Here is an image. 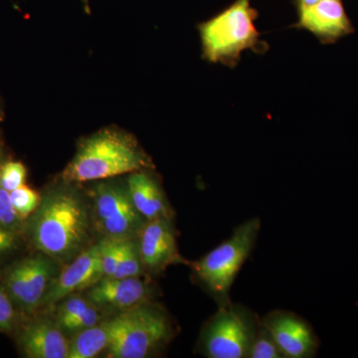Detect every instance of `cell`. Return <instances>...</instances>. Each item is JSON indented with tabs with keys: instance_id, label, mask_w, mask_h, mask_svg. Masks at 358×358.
Segmentation results:
<instances>
[{
	"instance_id": "cell-18",
	"label": "cell",
	"mask_w": 358,
	"mask_h": 358,
	"mask_svg": "<svg viewBox=\"0 0 358 358\" xmlns=\"http://www.w3.org/2000/svg\"><path fill=\"white\" fill-rule=\"evenodd\" d=\"M248 358H284L270 331L263 324L262 320L257 327L255 336L250 348Z\"/></svg>"
},
{
	"instance_id": "cell-6",
	"label": "cell",
	"mask_w": 358,
	"mask_h": 358,
	"mask_svg": "<svg viewBox=\"0 0 358 358\" xmlns=\"http://www.w3.org/2000/svg\"><path fill=\"white\" fill-rule=\"evenodd\" d=\"M260 322L256 313L243 306L232 301L219 306L202 331L200 350L208 358H248Z\"/></svg>"
},
{
	"instance_id": "cell-10",
	"label": "cell",
	"mask_w": 358,
	"mask_h": 358,
	"mask_svg": "<svg viewBox=\"0 0 358 358\" xmlns=\"http://www.w3.org/2000/svg\"><path fill=\"white\" fill-rule=\"evenodd\" d=\"M284 358H310L319 348L312 327L296 313L274 310L262 319Z\"/></svg>"
},
{
	"instance_id": "cell-16",
	"label": "cell",
	"mask_w": 358,
	"mask_h": 358,
	"mask_svg": "<svg viewBox=\"0 0 358 358\" xmlns=\"http://www.w3.org/2000/svg\"><path fill=\"white\" fill-rule=\"evenodd\" d=\"M110 338V320L99 322L77 333L70 341L68 358H93L103 350H107Z\"/></svg>"
},
{
	"instance_id": "cell-22",
	"label": "cell",
	"mask_w": 358,
	"mask_h": 358,
	"mask_svg": "<svg viewBox=\"0 0 358 358\" xmlns=\"http://www.w3.org/2000/svg\"><path fill=\"white\" fill-rule=\"evenodd\" d=\"M17 312V308L0 282V333H11L16 329Z\"/></svg>"
},
{
	"instance_id": "cell-11",
	"label": "cell",
	"mask_w": 358,
	"mask_h": 358,
	"mask_svg": "<svg viewBox=\"0 0 358 358\" xmlns=\"http://www.w3.org/2000/svg\"><path fill=\"white\" fill-rule=\"evenodd\" d=\"M138 241L143 267L150 272L159 273L169 265L185 262L178 254L171 218L148 221L138 235Z\"/></svg>"
},
{
	"instance_id": "cell-8",
	"label": "cell",
	"mask_w": 358,
	"mask_h": 358,
	"mask_svg": "<svg viewBox=\"0 0 358 358\" xmlns=\"http://www.w3.org/2000/svg\"><path fill=\"white\" fill-rule=\"evenodd\" d=\"M54 267L53 260L39 252L6 268L0 282L18 312L31 315L42 307L45 294L55 279Z\"/></svg>"
},
{
	"instance_id": "cell-23",
	"label": "cell",
	"mask_w": 358,
	"mask_h": 358,
	"mask_svg": "<svg viewBox=\"0 0 358 358\" xmlns=\"http://www.w3.org/2000/svg\"><path fill=\"white\" fill-rule=\"evenodd\" d=\"M102 248V268L103 277L112 278L121 256L122 240L103 237Z\"/></svg>"
},
{
	"instance_id": "cell-19",
	"label": "cell",
	"mask_w": 358,
	"mask_h": 358,
	"mask_svg": "<svg viewBox=\"0 0 358 358\" xmlns=\"http://www.w3.org/2000/svg\"><path fill=\"white\" fill-rule=\"evenodd\" d=\"M11 203L14 210L23 221L34 213L41 201V195L26 185L10 192Z\"/></svg>"
},
{
	"instance_id": "cell-29",
	"label": "cell",
	"mask_w": 358,
	"mask_h": 358,
	"mask_svg": "<svg viewBox=\"0 0 358 358\" xmlns=\"http://www.w3.org/2000/svg\"><path fill=\"white\" fill-rule=\"evenodd\" d=\"M4 119L3 105H2L1 96H0V122Z\"/></svg>"
},
{
	"instance_id": "cell-25",
	"label": "cell",
	"mask_w": 358,
	"mask_h": 358,
	"mask_svg": "<svg viewBox=\"0 0 358 358\" xmlns=\"http://www.w3.org/2000/svg\"><path fill=\"white\" fill-rule=\"evenodd\" d=\"M101 320V313L96 310L93 303H90L89 307L81 315H78L68 324L62 327L63 331L67 333H79L89 327L96 326Z\"/></svg>"
},
{
	"instance_id": "cell-24",
	"label": "cell",
	"mask_w": 358,
	"mask_h": 358,
	"mask_svg": "<svg viewBox=\"0 0 358 358\" xmlns=\"http://www.w3.org/2000/svg\"><path fill=\"white\" fill-rule=\"evenodd\" d=\"M90 303H91L89 301L79 296H72L69 299H66L64 303L59 308L57 320H56L61 329L70 320L81 315L89 307Z\"/></svg>"
},
{
	"instance_id": "cell-7",
	"label": "cell",
	"mask_w": 358,
	"mask_h": 358,
	"mask_svg": "<svg viewBox=\"0 0 358 358\" xmlns=\"http://www.w3.org/2000/svg\"><path fill=\"white\" fill-rule=\"evenodd\" d=\"M92 196L96 226L105 237L115 240L138 237L148 221L134 207L127 183L99 182Z\"/></svg>"
},
{
	"instance_id": "cell-14",
	"label": "cell",
	"mask_w": 358,
	"mask_h": 358,
	"mask_svg": "<svg viewBox=\"0 0 358 358\" xmlns=\"http://www.w3.org/2000/svg\"><path fill=\"white\" fill-rule=\"evenodd\" d=\"M148 292L147 285L138 277H103L89 289L88 298L94 305L126 310L141 305Z\"/></svg>"
},
{
	"instance_id": "cell-26",
	"label": "cell",
	"mask_w": 358,
	"mask_h": 358,
	"mask_svg": "<svg viewBox=\"0 0 358 358\" xmlns=\"http://www.w3.org/2000/svg\"><path fill=\"white\" fill-rule=\"evenodd\" d=\"M20 235L0 224V257L8 255L17 249Z\"/></svg>"
},
{
	"instance_id": "cell-5",
	"label": "cell",
	"mask_w": 358,
	"mask_h": 358,
	"mask_svg": "<svg viewBox=\"0 0 358 358\" xmlns=\"http://www.w3.org/2000/svg\"><path fill=\"white\" fill-rule=\"evenodd\" d=\"M173 334L171 320L164 310L136 306L110 319L107 357H147L166 345Z\"/></svg>"
},
{
	"instance_id": "cell-27",
	"label": "cell",
	"mask_w": 358,
	"mask_h": 358,
	"mask_svg": "<svg viewBox=\"0 0 358 358\" xmlns=\"http://www.w3.org/2000/svg\"><path fill=\"white\" fill-rule=\"evenodd\" d=\"M320 1H322V0H296V4L299 10V9L305 8V7L312 6Z\"/></svg>"
},
{
	"instance_id": "cell-17",
	"label": "cell",
	"mask_w": 358,
	"mask_h": 358,
	"mask_svg": "<svg viewBox=\"0 0 358 358\" xmlns=\"http://www.w3.org/2000/svg\"><path fill=\"white\" fill-rule=\"evenodd\" d=\"M143 268L138 240H122L121 256L112 278L138 277Z\"/></svg>"
},
{
	"instance_id": "cell-15",
	"label": "cell",
	"mask_w": 358,
	"mask_h": 358,
	"mask_svg": "<svg viewBox=\"0 0 358 358\" xmlns=\"http://www.w3.org/2000/svg\"><path fill=\"white\" fill-rule=\"evenodd\" d=\"M131 201L145 220L159 217L173 218V210L159 181L148 171L131 173L127 180Z\"/></svg>"
},
{
	"instance_id": "cell-21",
	"label": "cell",
	"mask_w": 358,
	"mask_h": 358,
	"mask_svg": "<svg viewBox=\"0 0 358 358\" xmlns=\"http://www.w3.org/2000/svg\"><path fill=\"white\" fill-rule=\"evenodd\" d=\"M0 224L7 229L22 235L25 221L17 215L11 203L10 192L0 183Z\"/></svg>"
},
{
	"instance_id": "cell-13",
	"label": "cell",
	"mask_w": 358,
	"mask_h": 358,
	"mask_svg": "<svg viewBox=\"0 0 358 358\" xmlns=\"http://www.w3.org/2000/svg\"><path fill=\"white\" fill-rule=\"evenodd\" d=\"M23 357L27 358H68L70 341L57 322L34 319L21 327L17 336Z\"/></svg>"
},
{
	"instance_id": "cell-12",
	"label": "cell",
	"mask_w": 358,
	"mask_h": 358,
	"mask_svg": "<svg viewBox=\"0 0 358 358\" xmlns=\"http://www.w3.org/2000/svg\"><path fill=\"white\" fill-rule=\"evenodd\" d=\"M296 27L308 30L322 43H333L353 31L341 0H322L299 9Z\"/></svg>"
},
{
	"instance_id": "cell-30",
	"label": "cell",
	"mask_w": 358,
	"mask_h": 358,
	"mask_svg": "<svg viewBox=\"0 0 358 358\" xmlns=\"http://www.w3.org/2000/svg\"><path fill=\"white\" fill-rule=\"evenodd\" d=\"M83 1V3L85 4V7H86L87 11L89 13V2L88 0H82Z\"/></svg>"
},
{
	"instance_id": "cell-28",
	"label": "cell",
	"mask_w": 358,
	"mask_h": 358,
	"mask_svg": "<svg viewBox=\"0 0 358 358\" xmlns=\"http://www.w3.org/2000/svg\"><path fill=\"white\" fill-rule=\"evenodd\" d=\"M3 140H2L1 134H0V162L3 160Z\"/></svg>"
},
{
	"instance_id": "cell-1",
	"label": "cell",
	"mask_w": 358,
	"mask_h": 358,
	"mask_svg": "<svg viewBox=\"0 0 358 358\" xmlns=\"http://www.w3.org/2000/svg\"><path fill=\"white\" fill-rule=\"evenodd\" d=\"M90 219L82 195L63 182L41 195L39 206L25 221L23 234L40 253L67 263L88 248Z\"/></svg>"
},
{
	"instance_id": "cell-3",
	"label": "cell",
	"mask_w": 358,
	"mask_h": 358,
	"mask_svg": "<svg viewBox=\"0 0 358 358\" xmlns=\"http://www.w3.org/2000/svg\"><path fill=\"white\" fill-rule=\"evenodd\" d=\"M258 13L251 6V0H235L201 23L199 29L204 59L234 67L244 51H265L255 25Z\"/></svg>"
},
{
	"instance_id": "cell-4",
	"label": "cell",
	"mask_w": 358,
	"mask_h": 358,
	"mask_svg": "<svg viewBox=\"0 0 358 358\" xmlns=\"http://www.w3.org/2000/svg\"><path fill=\"white\" fill-rule=\"evenodd\" d=\"M260 230V219H249L237 226L230 238L192 264L197 280L219 306L231 303V289L253 251Z\"/></svg>"
},
{
	"instance_id": "cell-9",
	"label": "cell",
	"mask_w": 358,
	"mask_h": 358,
	"mask_svg": "<svg viewBox=\"0 0 358 358\" xmlns=\"http://www.w3.org/2000/svg\"><path fill=\"white\" fill-rule=\"evenodd\" d=\"M103 241L85 249L70 265L52 281L42 306L65 300L78 291L90 289L103 278Z\"/></svg>"
},
{
	"instance_id": "cell-20",
	"label": "cell",
	"mask_w": 358,
	"mask_h": 358,
	"mask_svg": "<svg viewBox=\"0 0 358 358\" xmlns=\"http://www.w3.org/2000/svg\"><path fill=\"white\" fill-rule=\"evenodd\" d=\"M26 178L27 169L22 162L6 159L0 162V183L7 192H13L25 185Z\"/></svg>"
},
{
	"instance_id": "cell-2",
	"label": "cell",
	"mask_w": 358,
	"mask_h": 358,
	"mask_svg": "<svg viewBox=\"0 0 358 358\" xmlns=\"http://www.w3.org/2000/svg\"><path fill=\"white\" fill-rule=\"evenodd\" d=\"M152 166V159L131 134L119 129H103L80 141L61 178L63 182L76 185L150 171Z\"/></svg>"
}]
</instances>
